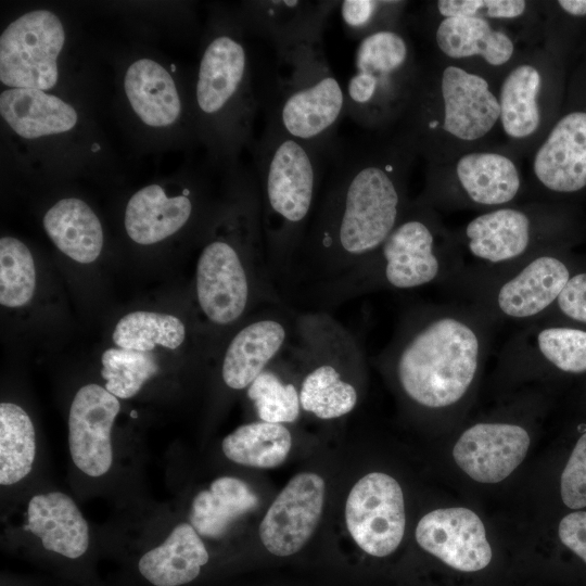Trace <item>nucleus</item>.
Instances as JSON below:
<instances>
[{"instance_id": "nucleus-4", "label": "nucleus", "mask_w": 586, "mask_h": 586, "mask_svg": "<svg viewBox=\"0 0 586 586\" xmlns=\"http://www.w3.org/2000/svg\"><path fill=\"white\" fill-rule=\"evenodd\" d=\"M275 50L276 97L268 120L319 153L333 154L336 128L345 116V92L329 66L322 38Z\"/></svg>"}, {"instance_id": "nucleus-19", "label": "nucleus", "mask_w": 586, "mask_h": 586, "mask_svg": "<svg viewBox=\"0 0 586 586\" xmlns=\"http://www.w3.org/2000/svg\"><path fill=\"white\" fill-rule=\"evenodd\" d=\"M191 191L168 196L164 189L151 184L136 192L126 206L125 228L136 243L149 245L180 230L193 213Z\"/></svg>"}, {"instance_id": "nucleus-31", "label": "nucleus", "mask_w": 586, "mask_h": 586, "mask_svg": "<svg viewBox=\"0 0 586 586\" xmlns=\"http://www.w3.org/2000/svg\"><path fill=\"white\" fill-rule=\"evenodd\" d=\"M539 86V73L531 65L515 67L504 80L499 106L502 127L508 136L525 138L537 129Z\"/></svg>"}, {"instance_id": "nucleus-29", "label": "nucleus", "mask_w": 586, "mask_h": 586, "mask_svg": "<svg viewBox=\"0 0 586 586\" xmlns=\"http://www.w3.org/2000/svg\"><path fill=\"white\" fill-rule=\"evenodd\" d=\"M291 447L292 435L284 424L264 421L240 425L221 443L229 460L260 469L280 466Z\"/></svg>"}, {"instance_id": "nucleus-8", "label": "nucleus", "mask_w": 586, "mask_h": 586, "mask_svg": "<svg viewBox=\"0 0 586 586\" xmlns=\"http://www.w3.org/2000/svg\"><path fill=\"white\" fill-rule=\"evenodd\" d=\"M200 112L214 120L229 114L235 146L247 141L256 110L250 87L249 55L240 38L215 35L201 58L195 86Z\"/></svg>"}, {"instance_id": "nucleus-6", "label": "nucleus", "mask_w": 586, "mask_h": 586, "mask_svg": "<svg viewBox=\"0 0 586 586\" xmlns=\"http://www.w3.org/2000/svg\"><path fill=\"white\" fill-rule=\"evenodd\" d=\"M394 355L405 394L423 407L441 408L458 402L472 383L479 340L464 322L442 317L410 332Z\"/></svg>"}, {"instance_id": "nucleus-20", "label": "nucleus", "mask_w": 586, "mask_h": 586, "mask_svg": "<svg viewBox=\"0 0 586 586\" xmlns=\"http://www.w3.org/2000/svg\"><path fill=\"white\" fill-rule=\"evenodd\" d=\"M0 113L8 125L26 139L65 132L77 123L73 106L38 89L12 88L2 91Z\"/></svg>"}, {"instance_id": "nucleus-11", "label": "nucleus", "mask_w": 586, "mask_h": 586, "mask_svg": "<svg viewBox=\"0 0 586 586\" xmlns=\"http://www.w3.org/2000/svg\"><path fill=\"white\" fill-rule=\"evenodd\" d=\"M324 480L311 472L293 476L267 510L259 537L278 557L300 551L315 532L324 504Z\"/></svg>"}, {"instance_id": "nucleus-12", "label": "nucleus", "mask_w": 586, "mask_h": 586, "mask_svg": "<svg viewBox=\"0 0 586 586\" xmlns=\"http://www.w3.org/2000/svg\"><path fill=\"white\" fill-rule=\"evenodd\" d=\"M116 396L98 384L78 390L68 416V444L75 466L89 476L105 474L113 460L111 430L119 412Z\"/></svg>"}, {"instance_id": "nucleus-38", "label": "nucleus", "mask_w": 586, "mask_h": 586, "mask_svg": "<svg viewBox=\"0 0 586 586\" xmlns=\"http://www.w3.org/2000/svg\"><path fill=\"white\" fill-rule=\"evenodd\" d=\"M392 1L344 0L340 2V15L346 34L353 39H364L377 31L375 26Z\"/></svg>"}, {"instance_id": "nucleus-30", "label": "nucleus", "mask_w": 586, "mask_h": 586, "mask_svg": "<svg viewBox=\"0 0 586 586\" xmlns=\"http://www.w3.org/2000/svg\"><path fill=\"white\" fill-rule=\"evenodd\" d=\"M36 433L27 412L16 404H0V484L12 485L31 470Z\"/></svg>"}, {"instance_id": "nucleus-13", "label": "nucleus", "mask_w": 586, "mask_h": 586, "mask_svg": "<svg viewBox=\"0 0 586 586\" xmlns=\"http://www.w3.org/2000/svg\"><path fill=\"white\" fill-rule=\"evenodd\" d=\"M419 546L462 572H476L492 560V548L481 519L467 508L436 509L419 521Z\"/></svg>"}, {"instance_id": "nucleus-3", "label": "nucleus", "mask_w": 586, "mask_h": 586, "mask_svg": "<svg viewBox=\"0 0 586 586\" xmlns=\"http://www.w3.org/2000/svg\"><path fill=\"white\" fill-rule=\"evenodd\" d=\"M322 156L267 122L255 162L266 255L275 282L291 279L311 220Z\"/></svg>"}, {"instance_id": "nucleus-25", "label": "nucleus", "mask_w": 586, "mask_h": 586, "mask_svg": "<svg viewBox=\"0 0 586 586\" xmlns=\"http://www.w3.org/2000/svg\"><path fill=\"white\" fill-rule=\"evenodd\" d=\"M258 505V497L243 481L221 476L192 501L190 524L200 536L218 538L230 524Z\"/></svg>"}, {"instance_id": "nucleus-1", "label": "nucleus", "mask_w": 586, "mask_h": 586, "mask_svg": "<svg viewBox=\"0 0 586 586\" xmlns=\"http://www.w3.org/2000/svg\"><path fill=\"white\" fill-rule=\"evenodd\" d=\"M337 152L290 279L308 281L313 289L365 262L399 222L394 164L355 146Z\"/></svg>"}, {"instance_id": "nucleus-36", "label": "nucleus", "mask_w": 586, "mask_h": 586, "mask_svg": "<svg viewBox=\"0 0 586 586\" xmlns=\"http://www.w3.org/2000/svg\"><path fill=\"white\" fill-rule=\"evenodd\" d=\"M543 356L565 372L586 371V331L572 328H547L537 335Z\"/></svg>"}, {"instance_id": "nucleus-39", "label": "nucleus", "mask_w": 586, "mask_h": 586, "mask_svg": "<svg viewBox=\"0 0 586 586\" xmlns=\"http://www.w3.org/2000/svg\"><path fill=\"white\" fill-rule=\"evenodd\" d=\"M561 498L571 509L586 507V432L578 438L563 469Z\"/></svg>"}, {"instance_id": "nucleus-23", "label": "nucleus", "mask_w": 586, "mask_h": 586, "mask_svg": "<svg viewBox=\"0 0 586 586\" xmlns=\"http://www.w3.org/2000/svg\"><path fill=\"white\" fill-rule=\"evenodd\" d=\"M124 87L132 110L148 126H169L180 116L181 102L175 81L155 61L133 62L125 74Z\"/></svg>"}, {"instance_id": "nucleus-7", "label": "nucleus", "mask_w": 586, "mask_h": 586, "mask_svg": "<svg viewBox=\"0 0 586 586\" xmlns=\"http://www.w3.org/2000/svg\"><path fill=\"white\" fill-rule=\"evenodd\" d=\"M409 47L395 30H382L359 40L355 72L345 92V116L362 127L379 125L399 102L402 77L408 68Z\"/></svg>"}, {"instance_id": "nucleus-10", "label": "nucleus", "mask_w": 586, "mask_h": 586, "mask_svg": "<svg viewBox=\"0 0 586 586\" xmlns=\"http://www.w3.org/2000/svg\"><path fill=\"white\" fill-rule=\"evenodd\" d=\"M345 521L354 542L366 553L386 557L399 546L406 525L398 482L381 472L362 476L351 489Z\"/></svg>"}, {"instance_id": "nucleus-24", "label": "nucleus", "mask_w": 586, "mask_h": 586, "mask_svg": "<svg viewBox=\"0 0 586 586\" xmlns=\"http://www.w3.org/2000/svg\"><path fill=\"white\" fill-rule=\"evenodd\" d=\"M43 226L56 247L77 263L90 264L102 251L100 220L79 199L67 198L56 202L46 213Z\"/></svg>"}, {"instance_id": "nucleus-34", "label": "nucleus", "mask_w": 586, "mask_h": 586, "mask_svg": "<svg viewBox=\"0 0 586 586\" xmlns=\"http://www.w3.org/2000/svg\"><path fill=\"white\" fill-rule=\"evenodd\" d=\"M36 288V269L29 249L20 240H0V303L10 308L27 304Z\"/></svg>"}, {"instance_id": "nucleus-9", "label": "nucleus", "mask_w": 586, "mask_h": 586, "mask_svg": "<svg viewBox=\"0 0 586 586\" xmlns=\"http://www.w3.org/2000/svg\"><path fill=\"white\" fill-rule=\"evenodd\" d=\"M65 41L60 18L47 10L25 13L0 37V80L12 88L49 90L59 78Z\"/></svg>"}, {"instance_id": "nucleus-28", "label": "nucleus", "mask_w": 586, "mask_h": 586, "mask_svg": "<svg viewBox=\"0 0 586 586\" xmlns=\"http://www.w3.org/2000/svg\"><path fill=\"white\" fill-rule=\"evenodd\" d=\"M457 176L468 195L484 205L507 203L520 188L515 165L497 153L475 152L462 156L457 164Z\"/></svg>"}, {"instance_id": "nucleus-21", "label": "nucleus", "mask_w": 586, "mask_h": 586, "mask_svg": "<svg viewBox=\"0 0 586 586\" xmlns=\"http://www.w3.org/2000/svg\"><path fill=\"white\" fill-rule=\"evenodd\" d=\"M569 279L562 262L551 256L538 257L500 288L498 306L509 317L535 316L558 300Z\"/></svg>"}, {"instance_id": "nucleus-37", "label": "nucleus", "mask_w": 586, "mask_h": 586, "mask_svg": "<svg viewBox=\"0 0 586 586\" xmlns=\"http://www.w3.org/2000/svg\"><path fill=\"white\" fill-rule=\"evenodd\" d=\"M526 3L522 0H440L437 10L445 17L512 18L521 15Z\"/></svg>"}, {"instance_id": "nucleus-14", "label": "nucleus", "mask_w": 586, "mask_h": 586, "mask_svg": "<svg viewBox=\"0 0 586 586\" xmlns=\"http://www.w3.org/2000/svg\"><path fill=\"white\" fill-rule=\"evenodd\" d=\"M530 446L528 433L508 423H477L462 433L453 456L459 468L481 483H498L520 466Z\"/></svg>"}, {"instance_id": "nucleus-15", "label": "nucleus", "mask_w": 586, "mask_h": 586, "mask_svg": "<svg viewBox=\"0 0 586 586\" xmlns=\"http://www.w3.org/2000/svg\"><path fill=\"white\" fill-rule=\"evenodd\" d=\"M441 92L443 129L459 139L482 138L500 117L499 101L481 76L448 66L442 74Z\"/></svg>"}, {"instance_id": "nucleus-27", "label": "nucleus", "mask_w": 586, "mask_h": 586, "mask_svg": "<svg viewBox=\"0 0 586 586\" xmlns=\"http://www.w3.org/2000/svg\"><path fill=\"white\" fill-rule=\"evenodd\" d=\"M435 39L441 51L454 59L480 55L498 66L507 63L513 53L511 39L480 17H445L436 29Z\"/></svg>"}, {"instance_id": "nucleus-33", "label": "nucleus", "mask_w": 586, "mask_h": 586, "mask_svg": "<svg viewBox=\"0 0 586 586\" xmlns=\"http://www.w3.org/2000/svg\"><path fill=\"white\" fill-rule=\"evenodd\" d=\"M276 360L246 388V395L253 403L259 421L293 423L302 409L300 388L276 369Z\"/></svg>"}, {"instance_id": "nucleus-17", "label": "nucleus", "mask_w": 586, "mask_h": 586, "mask_svg": "<svg viewBox=\"0 0 586 586\" xmlns=\"http://www.w3.org/2000/svg\"><path fill=\"white\" fill-rule=\"evenodd\" d=\"M534 173L552 191L586 187V113L573 112L557 123L535 155Z\"/></svg>"}, {"instance_id": "nucleus-16", "label": "nucleus", "mask_w": 586, "mask_h": 586, "mask_svg": "<svg viewBox=\"0 0 586 586\" xmlns=\"http://www.w3.org/2000/svg\"><path fill=\"white\" fill-rule=\"evenodd\" d=\"M337 0H263L245 4L247 25L270 41L275 49L308 39L322 38Z\"/></svg>"}, {"instance_id": "nucleus-35", "label": "nucleus", "mask_w": 586, "mask_h": 586, "mask_svg": "<svg viewBox=\"0 0 586 586\" xmlns=\"http://www.w3.org/2000/svg\"><path fill=\"white\" fill-rule=\"evenodd\" d=\"M105 388L117 398L135 396L158 372L154 356L148 352L109 348L101 357Z\"/></svg>"}, {"instance_id": "nucleus-41", "label": "nucleus", "mask_w": 586, "mask_h": 586, "mask_svg": "<svg viewBox=\"0 0 586 586\" xmlns=\"http://www.w3.org/2000/svg\"><path fill=\"white\" fill-rule=\"evenodd\" d=\"M560 540L586 563V511L565 515L559 524Z\"/></svg>"}, {"instance_id": "nucleus-2", "label": "nucleus", "mask_w": 586, "mask_h": 586, "mask_svg": "<svg viewBox=\"0 0 586 586\" xmlns=\"http://www.w3.org/2000/svg\"><path fill=\"white\" fill-rule=\"evenodd\" d=\"M228 237L209 241L195 270V295L201 311L216 327H229L252 304H283L271 276L262 225L259 189L245 180L238 193Z\"/></svg>"}, {"instance_id": "nucleus-32", "label": "nucleus", "mask_w": 586, "mask_h": 586, "mask_svg": "<svg viewBox=\"0 0 586 586\" xmlns=\"http://www.w3.org/2000/svg\"><path fill=\"white\" fill-rule=\"evenodd\" d=\"M187 330L180 318L145 310L127 314L117 322L113 341L117 347L150 352L156 346L178 348L186 340Z\"/></svg>"}, {"instance_id": "nucleus-5", "label": "nucleus", "mask_w": 586, "mask_h": 586, "mask_svg": "<svg viewBox=\"0 0 586 586\" xmlns=\"http://www.w3.org/2000/svg\"><path fill=\"white\" fill-rule=\"evenodd\" d=\"M286 352L303 368L302 410L321 420L341 418L357 405L355 373L362 352L354 334L326 309L296 314Z\"/></svg>"}, {"instance_id": "nucleus-40", "label": "nucleus", "mask_w": 586, "mask_h": 586, "mask_svg": "<svg viewBox=\"0 0 586 586\" xmlns=\"http://www.w3.org/2000/svg\"><path fill=\"white\" fill-rule=\"evenodd\" d=\"M558 305L568 317L586 323V273L569 279L558 296Z\"/></svg>"}, {"instance_id": "nucleus-18", "label": "nucleus", "mask_w": 586, "mask_h": 586, "mask_svg": "<svg viewBox=\"0 0 586 586\" xmlns=\"http://www.w3.org/2000/svg\"><path fill=\"white\" fill-rule=\"evenodd\" d=\"M26 528L50 551L76 559L89 547V527L74 500L52 492L35 495L27 507Z\"/></svg>"}, {"instance_id": "nucleus-26", "label": "nucleus", "mask_w": 586, "mask_h": 586, "mask_svg": "<svg viewBox=\"0 0 586 586\" xmlns=\"http://www.w3.org/2000/svg\"><path fill=\"white\" fill-rule=\"evenodd\" d=\"M471 253L491 263L520 256L530 243V220L517 209L502 208L477 216L466 229Z\"/></svg>"}, {"instance_id": "nucleus-22", "label": "nucleus", "mask_w": 586, "mask_h": 586, "mask_svg": "<svg viewBox=\"0 0 586 586\" xmlns=\"http://www.w3.org/2000/svg\"><path fill=\"white\" fill-rule=\"evenodd\" d=\"M207 561L200 535L191 524L180 523L164 543L141 557L139 571L155 586H180L193 581Z\"/></svg>"}, {"instance_id": "nucleus-42", "label": "nucleus", "mask_w": 586, "mask_h": 586, "mask_svg": "<svg viewBox=\"0 0 586 586\" xmlns=\"http://www.w3.org/2000/svg\"><path fill=\"white\" fill-rule=\"evenodd\" d=\"M558 3L571 15H586V0H560Z\"/></svg>"}]
</instances>
